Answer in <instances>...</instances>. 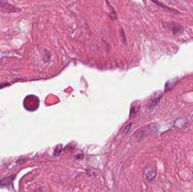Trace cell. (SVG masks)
<instances>
[{
  "label": "cell",
  "instance_id": "obj_5",
  "mask_svg": "<svg viewBox=\"0 0 193 192\" xmlns=\"http://www.w3.org/2000/svg\"><path fill=\"white\" fill-rule=\"evenodd\" d=\"M176 82L177 81L176 80H172L167 82L166 83V85H165V91H168L171 90V89L175 86Z\"/></svg>",
  "mask_w": 193,
  "mask_h": 192
},
{
  "label": "cell",
  "instance_id": "obj_8",
  "mask_svg": "<svg viewBox=\"0 0 193 192\" xmlns=\"http://www.w3.org/2000/svg\"><path fill=\"white\" fill-rule=\"evenodd\" d=\"M120 36L122 37V40H123V43L124 44H126V43L127 42V39H126V34H125V32H124L123 28H121V29H120Z\"/></svg>",
  "mask_w": 193,
  "mask_h": 192
},
{
  "label": "cell",
  "instance_id": "obj_1",
  "mask_svg": "<svg viewBox=\"0 0 193 192\" xmlns=\"http://www.w3.org/2000/svg\"><path fill=\"white\" fill-rule=\"evenodd\" d=\"M20 11V9L9 3V2L0 0V11L1 12L6 14H12L19 12Z\"/></svg>",
  "mask_w": 193,
  "mask_h": 192
},
{
  "label": "cell",
  "instance_id": "obj_9",
  "mask_svg": "<svg viewBox=\"0 0 193 192\" xmlns=\"http://www.w3.org/2000/svg\"><path fill=\"white\" fill-rule=\"evenodd\" d=\"M131 126H132V123H130L129 125H127L126 126V127L125 128L124 131V132L125 134H126V133H127V132H128L129 131L130 129V127H131Z\"/></svg>",
  "mask_w": 193,
  "mask_h": 192
},
{
  "label": "cell",
  "instance_id": "obj_4",
  "mask_svg": "<svg viewBox=\"0 0 193 192\" xmlns=\"http://www.w3.org/2000/svg\"><path fill=\"white\" fill-rule=\"evenodd\" d=\"M162 96V94L161 93H156L154 94V95H153V96H151L150 101H149V107H153L155 106L156 105H157V103L159 102L160 99H161Z\"/></svg>",
  "mask_w": 193,
  "mask_h": 192
},
{
  "label": "cell",
  "instance_id": "obj_2",
  "mask_svg": "<svg viewBox=\"0 0 193 192\" xmlns=\"http://www.w3.org/2000/svg\"><path fill=\"white\" fill-rule=\"evenodd\" d=\"M143 172L145 176L146 179L149 182H153L155 180L156 176L157 171L154 167L151 166H147L144 167L143 169Z\"/></svg>",
  "mask_w": 193,
  "mask_h": 192
},
{
  "label": "cell",
  "instance_id": "obj_3",
  "mask_svg": "<svg viewBox=\"0 0 193 192\" xmlns=\"http://www.w3.org/2000/svg\"><path fill=\"white\" fill-rule=\"evenodd\" d=\"M165 25L166 26V27H167V28H168L169 30L172 31V32L174 34H177L182 33V32L184 31L183 27L178 23L173 22V21H171V22H166L165 23Z\"/></svg>",
  "mask_w": 193,
  "mask_h": 192
},
{
  "label": "cell",
  "instance_id": "obj_6",
  "mask_svg": "<svg viewBox=\"0 0 193 192\" xmlns=\"http://www.w3.org/2000/svg\"><path fill=\"white\" fill-rule=\"evenodd\" d=\"M151 1L153 2H154V3L155 4H156L157 5V6H159L160 7H162V8H163V9H169L170 10H173L171 9V8L166 6L164 4L161 3V2H160L159 1H157V0H151Z\"/></svg>",
  "mask_w": 193,
  "mask_h": 192
},
{
  "label": "cell",
  "instance_id": "obj_7",
  "mask_svg": "<svg viewBox=\"0 0 193 192\" xmlns=\"http://www.w3.org/2000/svg\"><path fill=\"white\" fill-rule=\"evenodd\" d=\"M106 3L108 5V6L110 8H111V10H112V12L110 14V17L111 18H113V19H116L117 18V15H116V13L115 12V11L113 10V7L111 6V5L109 4V2H108V0H106Z\"/></svg>",
  "mask_w": 193,
  "mask_h": 192
}]
</instances>
